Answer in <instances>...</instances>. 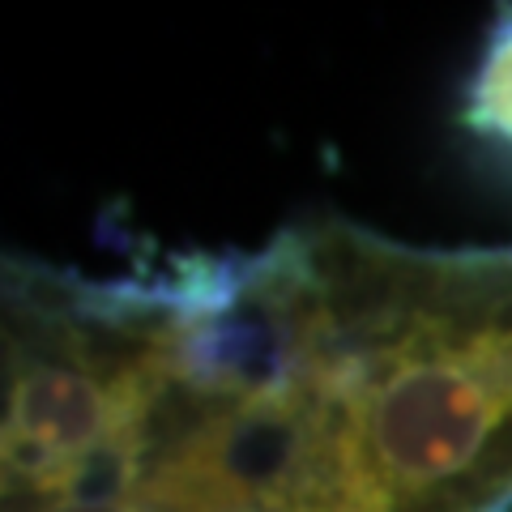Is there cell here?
<instances>
[{
    "label": "cell",
    "instance_id": "6da1fadb",
    "mask_svg": "<svg viewBox=\"0 0 512 512\" xmlns=\"http://www.w3.org/2000/svg\"><path fill=\"white\" fill-rule=\"evenodd\" d=\"M461 128L478 163L512 188V9H504L487 30V43L466 82Z\"/></svg>",
    "mask_w": 512,
    "mask_h": 512
}]
</instances>
